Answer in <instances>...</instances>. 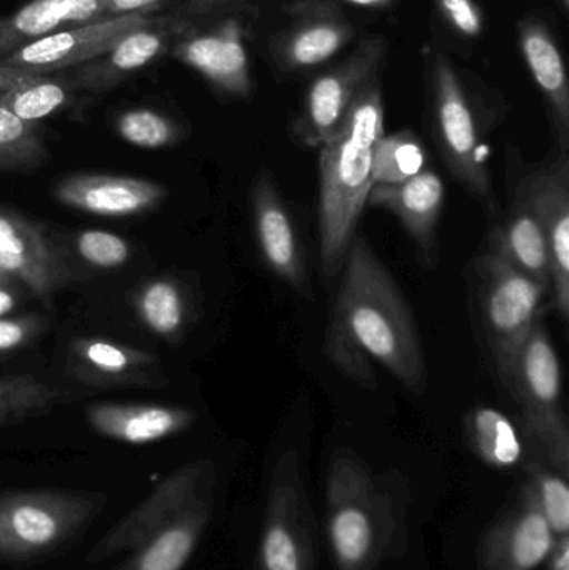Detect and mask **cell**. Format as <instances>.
<instances>
[{
  "label": "cell",
  "mask_w": 569,
  "mask_h": 570,
  "mask_svg": "<svg viewBox=\"0 0 569 570\" xmlns=\"http://www.w3.org/2000/svg\"><path fill=\"white\" fill-rule=\"evenodd\" d=\"M323 354L363 387L376 389L374 365L414 394L428 389V367L416 322L390 271L364 237H356L343 266Z\"/></svg>",
  "instance_id": "cell-1"
},
{
  "label": "cell",
  "mask_w": 569,
  "mask_h": 570,
  "mask_svg": "<svg viewBox=\"0 0 569 570\" xmlns=\"http://www.w3.org/2000/svg\"><path fill=\"white\" fill-rule=\"evenodd\" d=\"M376 142L336 130L320 147V253L324 276L336 277L356 239L373 179Z\"/></svg>",
  "instance_id": "cell-2"
},
{
  "label": "cell",
  "mask_w": 569,
  "mask_h": 570,
  "mask_svg": "<svg viewBox=\"0 0 569 570\" xmlns=\"http://www.w3.org/2000/svg\"><path fill=\"white\" fill-rule=\"evenodd\" d=\"M473 276L481 332L503 379L540 324L550 288L511 266L491 247L474 261Z\"/></svg>",
  "instance_id": "cell-3"
},
{
  "label": "cell",
  "mask_w": 569,
  "mask_h": 570,
  "mask_svg": "<svg viewBox=\"0 0 569 570\" xmlns=\"http://www.w3.org/2000/svg\"><path fill=\"white\" fill-rule=\"evenodd\" d=\"M104 504L99 495L50 489L0 495V562L52 554L80 534Z\"/></svg>",
  "instance_id": "cell-4"
},
{
  "label": "cell",
  "mask_w": 569,
  "mask_h": 570,
  "mask_svg": "<svg viewBox=\"0 0 569 570\" xmlns=\"http://www.w3.org/2000/svg\"><path fill=\"white\" fill-rule=\"evenodd\" d=\"M501 381L520 404L531 434L567 478L569 429L563 402V374L560 355L543 325L538 324L533 328Z\"/></svg>",
  "instance_id": "cell-5"
},
{
  "label": "cell",
  "mask_w": 569,
  "mask_h": 570,
  "mask_svg": "<svg viewBox=\"0 0 569 570\" xmlns=\"http://www.w3.org/2000/svg\"><path fill=\"white\" fill-rule=\"evenodd\" d=\"M434 126L441 156L454 180L483 207L490 219L497 216L490 150L481 139L473 109L444 57L434 62Z\"/></svg>",
  "instance_id": "cell-6"
},
{
  "label": "cell",
  "mask_w": 569,
  "mask_h": 570,
  "mask_svg": "<svg viewBox=\"0 0 569 570\" xmlns=\"http://www.w3.org/2000/svg\"><path fill=\"white\" fill-rule=\"evenodd\" d=\"M330 539L341 570H373L387 535L370 474L353 455H337L330 478Z\"/></svg>",
  "instance_id": "cell-7"
},
{
  "label": "cell",
  "mask_w": 569,
  "mask_h": 570,
  "mask_svg": "<svg viewBox=\"0 0 569 570\" xmlns=\"http://www.w3.org/2000/svg\"><path fill=\"white\" fill-rule=\"evenodd\" d=\"M213 465L194 462L164 479L153 494L117 522L87 556L90 564H100L120 552L139 548L150 535L183 514L197 499L210 492Z\"/></svg>",
  "instance_id": "cell-8"
},
{
  "label": "cell",
  "mask_w": 569,
  "mask_h": 570,
  "mask_svg": "<svg viewBox=\"0 0 569 570\" xmlns=\"http://www.w3.org/2000/svg\"><path fill=\"white\" fill-rule=\"evenodd\" d=\"M159 16L160 12L127 13L69 27L19 47L0 59V67L39 73L73 69L104 56L127 33L149 26Z\"/></svg>",
  "instance_id": "cell-9"
},
{
  "label": "cell",
  "mask_w": 569,
  "mask_h": 570,
  "mask_svg": "<svg viewBox=\"0 0 569 570\" xmlns=\"http://www.w3.org/2000/svg\"><path fill=\"white\" fill-rule=\"evenodd\" d=\"M254 230L267 269L303 295H310L306 254L276 180L263 170L251 190Z\"/></svg>",
  "instance_id": "cell-10"
},
{
  "label": "cell",
  "mask_w": 569,
  "mask_h": 570,
  "mask_svg": "<svg viewBox=\"0 0 569 570\" xmlns=\"http://www.w3.org/2000/svg\"><path fill=\"white\" fill-rule=\"evenodd\" d=\"M444 199L447 187L440 174L424 169L406 183L371 187L366 207L393 214L413 240L420 266L433 271L440 263L438 226Z\"/></svg>",
  "instance_id": "cell-11"
},
{
  "label": "cell",
  "mask_w": 569,
  "mask_h": 570,
  "mask_svg": "<svg viewBox=\"0 0 569 570\" xmlns=\"http://www.w3.org/2000/svg\"><path fill=\"white\" fill-rule=\"evenodd\" d=\"M547 236L551 266V302L569 318V160L560 150L551 163L524 177Z\"/></svg>",
  "instance_id": "cell-12"
},
{
  "label": "cell",
  "mask_w": 569,
  "mask_h": 570,
  "mask_svg": "<svg viewBox=\"0 0 569 570\" xmlns=\"http://www.w3.org/2000/svg\"><path fill=\"white\" fill-rule=\"evenodd\" d=\"M189 30V20L180 16L160 13L149 26L133 30L119 40L104 56L73 67L72 76L67 77L73 90H100L116 86L129 73L149 66L163 56L170 43L179 40Z\"/></svg>",
  "instance_id": "cell-13"
},
{
  "label": "cell",
  "mask_w": 569,
  "mask_h": 570,
  "mask_svg": "<svg viewBox=\"0 0 569 570\" xmlns=\"http://www.w3.org/2000/svg\"><path fill=\"white\" fill-rule=\"evenodd\" d=\"M300 465L296 454L287 452L274 472L273 502L261 544L263 570H310L311 549L304 522H300Z\"/></svg>",
  "instance_id": "cell-14"
},
{
  "label": "cell",
  "mask_w": 569,
  "mask_h": 570,
  "mask_svg": "<svg viewBox=\"0 0 569 570\" xmlns=\"http://www.w3.org/2000/svg\"><path fill=\"white\" fill-rule=\"evenodd\" d=\"M53 197L70 209L120 219L156 209L166 200L167 189L140 177L73 174L57 184Z\"/></svg>",
  "instance_id": "cell-15"
},
{
  "label": "cell",
  "mask_w": 569,
  "mask_h": 570,
  "mask_svg": "<svg viewBox=\"0 0 569 570\" xmlns=\"http://www.w3.org/2000/svg\"><path fill=\"white\" fill-rule=\"evenodd\" d=\"M0 274L47 297L67 281V267L39 226L0 210Z\"/></svg>",
  "instance_id": "cell-16"
},
{
  "label": "cell",
  "mask_w": 569,
  "mask_h": 570,
  "mask_svg": "<svg viewBox=\"0 0 569 570\" xmlns=\"http://www.w3.org/2000/svg\"><path fill=\"white\" fill-rule=\"evenodd\" d=\"M376 50L366 49L344 69L320 77L311 86L306 107L294 124V132L310 147H321L336 134L344 114L364 86Z\"/></svg>",
  "instance_id": "cell-17"
},
{
  "label": "cell",
  "mask_w": 569,
  "mask_h": 570,
  "mask_svg": "<svg viewBox=\"0 0 569 570\" xmlns=\"http://www.w3.org/2000/svg\"><path fill=\"white\" fill-rule=\"evenodd\" d=\"M86 417L97 434L129 445L164 441L187 431L196 422V414L189 409L116 402L89 405Z\"/></svg>",
  "instance_id": "cell-18"
},
{
  "label": "cell",
  "mask_w": 569,
  "mask_h": 570,
  "mask_svg": "<svg viewBox=\"0 0 569 570\" xmlns=\"http://www.w3.org/2000/svg\"><path fill=\"white\" fill-rule=\"evenodd\" d=\"M491 249L511 266L547 285L551 294V266L547 236L524 180L513 193L510 209L494 230Z\"/></svg>",
  "instance_id": "cell-19"
},
{
  "label": "cell",
  "mask_w": 569,
  "mask_h": 570,
  "mask_svg": "<svg viewBox=\"0 0 569 570\" xmlns=\"http://www.w3.org/2000/svg\"><path fill=\"white\" fill-rule=\"evenodd\" d=\"M555 544L557 535L541 514L530 485L521 508L491 538L488 561L491 570H534L550 558Z\"/></svg>",
  "instance_id": "cell-20"
},
{
  "label": "cell",
  "mask_w": 569,
  "mask_h": 570,
  "mask_svg": "<svg viewBox=\"0 0 569 570\" xmlns=\"http://www.w3.org/2000/svg\"><path fill=\"white\" fill-rule=\"evenodd\" d=\"M109 0H32L0 17V59L50 33L106 19Z\"/></svg>",
  "instance_id": "cell-21"
},
{
  "label": "cell",
  "mask_w": 569,
  "mask_h": 570,
  "mask_svg": "<svg viewBox=\"0 0 569 570\" xmlns=\"http://www.w3.org/2000/svg\"><path fill=\"white\" fill-rule=\"evenodd\" d=\"M174 52L187 66L199 70L217 89L236 96L249 92L246 49L237 27L196 36L186 32L177 40Z\"/></svg>",
  "instance_id": "cell-22"
},
{
  "label": "cell",
  "mask_w": 569,
  "mask_h": 570,
  "mask_svg": "<svg viewBox=\"0 0 569 570\" xmlns=\"http://www.w3.org/2000/svg\"><path fill=\"white\" fill-rule=\"evenodd\" d=\"M210 518V492L150 535L116 570H183L193 558Z\"/></svg>",
  "instance_id": "cell-23"
},
{
  "label": "cell",
  "mask_w": 569,
  "mask_h": 570,
  "mask_svg": "<svg viewBox=\"0 0 569 570\" xmlns=\"http://www.w3.org/2000/svg\"><path fill=\"white\" fill-rule=\"evenodd\" d=\"M524 59L553 110L560 150L569 147V94L567 72L560 50L543 23L528 22L521 27Z\"/></svg>",
  "instance_id": "cell-24"
},
{
  "label": "cell",
  "mask_w": 569,
  "mask_h": 570,
  "mask_svg": "<svg viewBox=\"0 0 569 570\" xmlns=\"http://www.w3.org/2000/svg\"><path fill=\"white\" fill-rule=\"evenodd\" d=\"M69 80L50 73L0 67V106L27 122L37 124L69 106Z\"/></svg>",
  "instance_id": "cell-25"
},
{
  "label": "cell",
  "mask_w": 569,
  "mask_h": 570,
  "mask_svg": "<svg viewBox=\"0 0 569 570\" xmlns=\"http://www.w3.org/2000/svg\"><path fill=\"white\" fill-rule=\"evenodd\" d=\"M73 367L84 381L120 384L146 379L157 365L156 355L102 338L72 342Z\"/></svg>",
  "instance_id": "cell-26"
},
{
  "label": "cell",
  "mask_w": 569,
  "mask_h": 570,
  "mask_svg": "<svg viewBox=\"0 0 569 570\" xmlns=\"http://www.w3.org/2000/svg\"><path fill=\"white\" fill-rule=\"evenodd\" d=\"M468 434L478 455L493 468H513L521 461L523 444L511 419L494 407H478L467 417Z\"/></svg>",
  "instance_id": "cell-27"
},
{
  "label": "cell",
  "mask_w": 569,
  "mask_h": 570,
  "mask_svg": "<svg viewBox=\"0 0 569 570\" xmlns=\"http://www.w3.org/2000/svg\"><path fill=\"white\" fill-rule=\"evenodd\" d=\"M428 169V150L411 130L383 136L373 149V186L406 183Z\"/></svg>",
  "instance_id": "cell-28"
},
{
  "label": "cell",
  "mask_w": 569,
  "mask_h": 570,
  "mask_svg": "<svg viewBox=\"0 0 569 570\" xmlns=\"http://www.w3.org/2000/svg\"><path fill=\"white\" fill-rule=\"evenodd\" d=\"M62 401V392L29 374L0 377V428L46 414Z\"/></svg>",
  "instance_id": "cell-29"
},
{
  "label": "cell",
  "mask_w": 569,
  "mask_h": 570,
  "mask_svg": "<svg viewBox=\"0 0 569 570\" xmlns=\"http://www.w3.org/2000/svg\"><path fill=\"white\" fill-rule=\"evenodd\" d=\"M137 314L147 328L160 337H176L187 322V301L179 284L154 281L136 298Z\"/></svg>",
  "instance_id": "cell-30"
},
{
  "label": "cell",
  "mask_w": 569,
  "mask_h": 570,
  "mask_svg": "<svg viewBox=\"0 0 569 570\" xmlns=\"http://www.w3.org/2000/svg\"><path fill=\"white\" fill-rule=\"evenodd\" d=\"M47 160L37 124L27 122L0 106V170H29Z\"/></svg>",
  "instance_id": "cell-31"
},
{
  "label": "cell",
  "mask_w": 569,
  "mask_h": 570,
  "mask_svg": "<svg viewBox=\"0 0 569 570\" xmlns=\"http://www.w3.org/2000/svg\"><path fill=\"white\" fill-rule=\"evenodd\" d=\"M116 129L126 142L143 149H163L180 139L176 122L149 109H133L120 114Z\"/></svg>",
  "instance_id": "cell-32"
},
{
  "label": "cell",
  "mask_w": 569,
  "mask_h": 570,
  "mask_svg": "<svg viewBox=\"0 0 569 570\" xmlns=\"http://www.w3.org/2000/svg\"><path fill=\"white\" fill-rule=\"evenodd\" d=\"M346 42V32L337 23H314L297 32L291 40V62L296 66H314L333 57Z\"/></svg>",
  "instance_id": "cell-33"
},
{
  "label": "cell",
  "mask_w": 569,
  "mask_h": 570,
  "mask_svg": "<svg viewBox=\"0 0 569 570\" xmlns=\"http://www.w3.org/2000/svg\"><path fill=\"white\" fill-rule=\"evenodd\" d=\"M538 508L547 519L555 535H568L569 531V489L567 479L548 471H537L531 482Z\"/></svg>",
  "instance_id": "cell-34"
},
{
  "label": "cell",
  "mask_w": 569,
  "mask_h": 570,
  "mask_svg": "<svg viewBox=\"0 0 569 570\" xmlns=\"http://www.w3.org/2000/svg\"><path fill=\"white\" fill-rule=\"evenodd\" d=\"M77 253L86 263L100 269H116L129 261L127 240L106 230H86L77 237Z\"/></svg>",
  "instance_id": "cell-35"
},
{
  "label": "cell",
  "mask_w": 569,
  "mask_h": 570,
  "mask_svg": "<svg viewBox=\"0 0 569 570\" xmlns=\"http://www.w3.org/2000/svg\"><path fill=\"white\" fill-rule=\"evenodd\" d=\"M40 321L36 317H0V352L13 351L36 337Z\"/></svg>",
  "instance_id": "cell-36"
},
{
  "label": "cell",
  "mask_w": 569,
  "mask_h": 570,
  "mask_svg": "<svg viewBox=\"0 0 569 570\" xmlns=\"http://www.w3.org/2000/svg\"><path fill=\"white\" fill-rule=\"evenodd\" d=\"M448 19L464 36L477 37L481 32V16L471 0H440Z\"/></svg>",
  "instance_id": "cell-37"
},
{
  "label": "cell",
  "mask_w": 569,
  "mask_h": 570,
  "mask_svg": "<svg viewBox=\"0 0 569 570\" xmlns=\"http://www.w3.org/2000/svg\"><path fill=\"white\" fill-rule=\"evenodd\" d=\"M169 2H174V0H109L106 7V17L163 12V7Z\"/></svg>",
  "instance_id": "cell-38"
},
{
  "label": "cell",
  "mask_w": 569,
  "mask_h": 570,
  "mask_svg": "<svg viewBox=\"0 0 569 570\" xmlns=\"http://www.w3.org/2000/svg\"><path fill=\"white\" fill-rule=\"evenodd\" d=\"M351 3H357V6H383L387 0H347Z\"/></svg>",
  "instance_id": "cell-39"
}]
</instances>
